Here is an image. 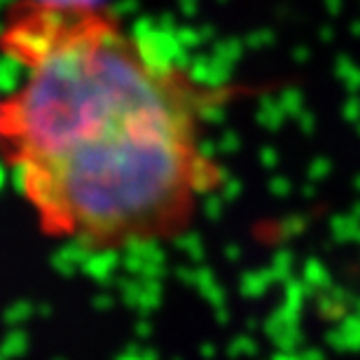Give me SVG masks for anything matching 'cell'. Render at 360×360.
<instances>
[{
    "label": "cell",
    "instance_id": "cell-2",
    "mask_svg": "<svg viewBox=\"0 0 360 360\" xmlns=\"http://www.w3.org/2000/svg\"><path fill=\"white\" fill-rule=\"evenodd\" d=\"M358 264H360V262H358Z\"/></svg>",
    "mask_w": 360,
    "mask_h": 360
},
{
    "label": "cell",
    "instance_id": "cell-1",
    "mask_svg": "<svg viewBox=\"0 0 360 360\" xmlns=\"http://www.w3.org/2000/svg\"><path fill=\"white\" fill-rule=\"evenodd\" d=\"M0 49L21 68L0 155L42 234L120 253L190 232L225 180L204 136L211 94L89 0L19 3Z\"/></svg>",
    "mask_w": 360,
    "mask_h": 360
}]
</instances>
